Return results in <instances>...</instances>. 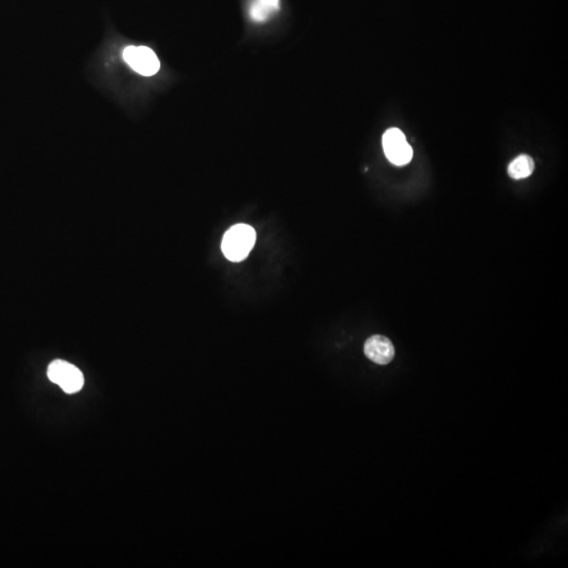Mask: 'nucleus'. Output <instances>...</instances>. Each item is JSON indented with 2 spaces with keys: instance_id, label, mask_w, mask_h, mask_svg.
<instances>
[{
  "instance_id": "nucleus-3",
  "label": "nucleus",
  "mask_w": 568,
  "mask_h": 568,
  "mask_svg": "<svg viewBox=\"0 0 568 568\" xmlns=\"http://www.w3.org/2000/svg\"><path fill=\"white\" fill-rule=\"evenodd\" d=\"M243 8L250 24L265 26L283 14L284 0H243Z\"/></svg>"
},
{
  "instance_id": "nucleus-5",
  "label": "nucleus",
  "mask_w": 568,
  "mask_h": 568,
  "mask_svg": "<svg viewBox=\"0 0 568 568\" xmlns=\"http://www.w3.org/2000/svg\"><path fill=\"white\" fill-rule=\"evenodd\" d=\"M123 59L135 72L143 76H153L161 69L156 53L148 46H128L124 50Z\"/></svg>"
},
{
  "instance_id": "nucleus-1",
  "label": "nucleus",
  "mask_w": 568,
  "mask_h": 568,
  "mask_svg": "<svg viewBox=\"0 0 568 568\" xmlns=\"http://www.w3.org/2000/svg\"><path fill=\"white\" fill-rule=\"evenodd\" d=\"M256 243V232L248 224L233 225L224 234L221 250L226 259L240 263L250 255Z\"/></svg>"
},
{
  "instance_id": "nucleus-7",
  "label": "nucleus",
  "mask_w": 568,
  "mask_h": 568,
  "mask_svg": "<svg viewBox=\"0 0 568 568\" xmlns=\"http://www.w3.org/2000/svg\"><path fill=\"white\" fill-rule=\"evenodd\" d=\"M534 163L528 155H520L508 166L507 172L512 178L523 179L530 176L534 172Z\"/></svg>"
},
{
  "instance_id": "nucleus-2",
  "label": "nucleus",
  "mask_w": 568,
  "mask_h": 568,
  "mask_svg": "<svg viewBox=\"0 0 568 568\" xmlns=\"http://www.w3.org/2000/svg\"><path fill=\"white\" fill-rule=\"evenodd\" d=\"M48 377L66 394H75L83 387L84 377L76 366L64 360H54L48 367Z\"/></svg>"
},
{
  "instance_id": "nucleus-4",
  "label": "nucleus",
  "mask_w": 568,
  "mask_h": 568,
  "mask_svg": "<svg viewBox=\"0 0 568 568\" xmlns=\"http://www.w3.org/2000/svg\"><path fill=\"white\" fill-rule=\"evenodd\" d=\"M382 146L386 158L395 166H405L412 161L414 154L412 146L399 128H392L386 131L383 135Z\"/></svg>"
},
{
  "instance_id": "nucleus-6",
  "label": "nucleus",
  "mask_w": 568,
  "mask_h": 568,
  "mask_svg": "<svg viewBox=\"0 0 568 568\" xmlns=\"http://www.w3.org/2000/svg\"><path fill=\"white\" fill-rule=\"evenodd\" d=\"M365 356L377 365H388L395 357V348L392 341L381 335H375L366 340Z\"/></svg>"
}]
</instances>
